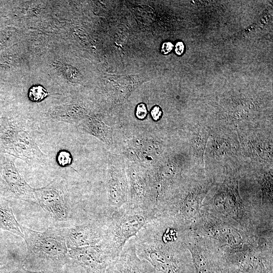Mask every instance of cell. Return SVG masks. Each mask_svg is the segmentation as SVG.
<instances>
[{
  "label": "cell",
  "instance_id": "obj_5",
  "mask_svg": "<svg viewBox=\"0 0 273 273\" xmlns=\"http://www.w3.org/2000/svg\"><path fill=\"white\" fill-rule=\"evenodd\" d=\"M17 158L0 153V198L10 201L18 200L37 204L34 189L18 170L15 162Z\"/></svg>",
  "mask_w": 273,
  "mask_h": 273
},
{
  "label": "cell",
  "instance_id": "obj_14",
  "mask_svg": "<svg viewBox=\"0 0 273 273\" xmlns=\"http://www.w3.org/2000/svg\"><path fill=\"white\" fill-rule=\"evenodd\" d=\"M147 110L146 106L144 104H140L138 105L135 115L140 119H144L147 115Z\"/></svg>",
  "mask_w": 273,
  "mask_h": 273
},
{
  "label": "cell",
  "instance_id": "obj_16",
  "mask_svg": "<svg viewBox=\"0 0 273 273\" xmlns=\"http://www.w3.org/2000/svg\"><path fill=\"white\" fill-rule=\"evenodd\" d=\"M173 45L170 42H166L163 43L161 48V52L163 54H167L171 52Z\"/></svg>",
  "mask_w": 273,
  "mask_h": 273
},
{
  "label": "cell",
  "instance_id": "obj_7",
  "mask_svg": "<svg viewBox=\"0 0 273 273\" xmlns=\"http://www.w3.org/2000/svg\"><path fill=\"white\" fill-rule=\"evenodd\" d=\"M107 214L62 229L68 248L98 245L104 241Z\"/></svg>",
  "mask_w": 273,
  "mask_h": 273
},
{
  "label": "cell",
  "instance_id": "obj_13",
  "mask_svg": "<svg viewBox=\"0 0 273 273\" xmlns=\"http://www.w3.org/2000/svg\"><path fill=\"white\" fill-rule=\"evenodd\" d=\"M57 161L62 167L70 165L72 162V157L71 153L66 150H62L58 152L57 156Z\"/></svg>",
  "mask_w": 273,
  "mask_h": 273
},
{
  "label": "cell",
  "instance_id": "obj_2",
  "mask_svg": "<svg viewBox=\"0 0 273 273\" xmlns=\"http://www.w3.org/2000/svg\"><path fill=\"white\" fill-rule=\"evenodd\" d=\"M155 217L153 213L132 208L127 204L107 214L102 243L118 257L126 243Z\"/></svg>",
  "mask_w": 273,
  "mask_h": 273
},
{
  "label": "cell",
  "instance_id": "obj_3",
  "mask_svg": "<svg viewBox=\"0 0 273 273\" xmlns=\"http://www.w3.org/2000/svg\"><path fill=\"white\" fill-rule=\"evenodd\" d=\"M19 158L31 165H42L47 156L29 132L7 117L0 118V153Z\"/></svg>",
  "mask_w": 273,
  "mask_h": 273
},
{
  "label": "cell",
  "instance_id": "obj_15",
  "mask_svg": "<svg viewBox=\"0 0 273 273\" xmlns=\"http://www.w3.org/2000/svg\"><path fill=\"white\" fill-rule=\"evenodd\" d=\"M151 114L152 118L157 120L161 117L162 112L158 106H155L151 110Z\"/></svg>",
  "mask_w": 273,
  "mask_h": 273
},
{
  "label": "cell",
  "instance_id": "obj_4",
  "mask_svg": "<svg viewBox=\"0 0 273 273\" xmlns=\"http://www.w3.org/2000/svg\"><path fill=\"white\" fill-rule=\"evenodd\" d=\"M22 229L29 258L56 264L70 260L62 229L53 227L38 232L22 226Z\"/></svg>",
  "mask_w": 273,
  "mask_h": 273
},
{
  "label": "cell",
  "instance_id": "obj_17",
  "mask_svg": "<svg viewBox=\"0 0 273 273\" xmlns=\"http://www.w3.org/2000/svg\"><path fill=\"white\" fill-rule=\"evenodd\" d=\"M185 46L183 42H177L175 44V52L178 55H181L184 51Z\"/></svg>",
  "mask_w": 273,
  "mask_h": 273
},
{
  "label": "cell",
  "instance_id": "obj_1",
  "mask_svg": "<svg viewBox=\"0 0 273 273\" xmlns=\"http://www.w3.org/2000/svg\"><path fill=\"white\" fill-rule=\"evenodd\" d=\"M178 238L167 237L155 218L133 238L136 254L154 273H185L180 252L174 245Z\"/></svg>",
  "mask_w": 273,
  "mask_h": 273
},
{
  "label": "cell",
  "instance_id": "obj_18",
  "mask_svg": "<svg viewBox=\"0 0 273 273\" xmlns=\"http://www.w3.org/2000/svg\"><path fill=\"white\" fill-rule=\"evenodd\" d=\"M3 267L2 264L0 263V273H2Z\"/></svg>",
  "mask_w": 273,
  "mask_h": 273
},
{
  "label": "cell",
  "instance_id": "obj_11",
  "mask_svg": "<svg viewBox=\"0 0 273 273\" xmlns=\"http://www.w3.org/2000/svg\"><path fill=\"white\" fill-rule=\"evenodd\" d=\"M192 253L196 273H211L206 259L197 249H190Z\"/></svg>",
  "mask_w": 273,
  "mask_h": 273
},
{
  "label": "cell",
  "instance_id": "obj_12",
  "mask_svg": "<svg viewBox=\"0 0 273 273\" xmlns=\"http://www.w3.org/2000/svg\"><path fill=\"white\" fill-rule=\"evenodd\" d=\"M49 95L48 91L41 85H37L29 89L28 97L32 101H40Z\"/></svg>",
  "mask_w": 273,
  "mask_h": 273
},
{
  "label": "cell",
  "instance_id": "obj_10",
  "mask_svg": "<svg viewBox=\"0 0 273 273\" xmlns=\"http://www.w3.org/2000/svg\"><path fill=\"white\" fill-rule=\"evenodd\" d=\"M213 233L218 240L227 245L236 246L242 241L239 233L234 229L228 227H221L214 229Z\"/></svg>",
  "mask_w": 273,
  "mask_h": 273
},
{
  "label": "cell",
  "instance_id": "obj_6",
  "mask_svg": "<svg viewBox=\"0 0 273 273\" xmlns=\"http://www.w3.org/2000/svg\"><path fill=\"white\" fill-rule=\"evenodd\" d=\"M69 257L86 273H108L117 258L103 243L98 245L68 248Z\"/></svg>",
  "mask_w": 273,
  "mask_h": 273
},
{
  "label": "cell",
  "instance_id": "obj_9",
  "mask_svg": "<svg viewBox=\"0 0 273 273\" xmlns=\"http://www.w3.org/2000/svg\"><path fill=\"white\" fill-rule=\"evenodd\" d=\"M22 227L14 215L9 201L0 198V230L23 238Z\"/></svg>",
  "mask_w": 273,
  "mask_h": 273
},
{
  "label": "cell",
  "instance_id": "obj_8",
  "mask_svg": "<svg viewBox=\"0 0 273 273\" xmlns=\"http://www.w3.org/2000/svg\"><path fill=\"white\" fill-rule=\"evenodd\" d=\"M108 273L154 272L148 262L138 257L133 238L126 243Z\"/></svg>",
  "mask_w": 273,
  "mask_h": 273
}]
</instances>
